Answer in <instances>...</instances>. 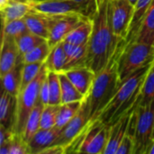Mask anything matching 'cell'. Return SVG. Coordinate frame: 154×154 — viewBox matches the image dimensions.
<instances>
[{
	"label": "cell",
	"mask_w": 154,
	"mask_h": 154,
	"mask_svg": "<svg viewBox=\"0 0 154 154\" xmlns=\"http://www.w3.org/2000/svg\"><path fill=\"white\" fill-rule=\"evenodd\" d=\"M92 22L93 29L88 42L86 66L97 73L106 67L124 39L117 37L112 29L107 0H104L100 4Z\"/></svg>",
	"instance_id": "cell-1"
},
{
	"label": "cell",
	"mask_w": 154,
	"mask_h": 154,
	"mask_svg": "<svg viewBox=\"0 0 154 154\" xmlns=\"http://www.w3.org/2000/svg\"><path fill=\"white\" fill-rule=\"evenodd\" d=\"M126 43V40H122L106 67L96 73L91 90L87 96L90 106V122L98 119L122 83L118 72V61Z\"/></svg>",
	"instance_id": "cell-2"
},
{
	"label": "cell",
	"mask_w": 154,
	"mask_h": 154,
	"mask_svg": "<svg viewBox=\"0 0 154 154\" xmlns=\"http://www.w3.org/2000/svg\"><path fill=\"white\" fill-rule=\"evenodd\" d=\"M152 61L142 67L122 81L116 93L98 117L105 125H111L125 113L129 111L133 112L136 108L144 79Z\"/></svg>",
	"instance_id": "cell-3"
},
{
	"label": "cell",
	"mask_w": 154,
	"mask_h": 154,
	"mask_svg": "<svg viewBox=\"0 0 154 154\" xmlns=\"http://www.w3.org/2000/svg\"><path fill=\"white\" fill-rule=\"evenodd\" d=\"M48 71L49 70L44 63L38 76L25 88L20 91L16 97V116L13 130L17 135H23L26 121L39 101L41 85L47 77Z\"/></svg>",
	"instance_id": "cell-4"
},
{
	"label": "cell",
	"mask_w": 154,
	"mask_h": 154,
	"mask_svg": "<svg viewBox=\"0 0 154 154\" xmlns=\"http://www.w3.org/2000/svg\"><path fill=\"white\" fill-rule=\"evenodd\" d=\"M154 60V45L137 41L127 42L118 61L121 82Z\"/></svg>",
	"instance_id": "cell-5"
},
{
	"label": "cell",
	"mask_w": 154,
	"mask_h": 154,
	"mask_svg": "<svg viewBox=\"0 0 154 154\" xmlns=\"http://www.w3.org/2000/svg\"><path fill=\"white\" fill-rule=\"evenodd\" d=\"M133 114L135 121L134 154H147L153 138L154 99L148 104L138 105Z\"/></svg>",
	"instance_id": "cell-6"
},
{
	"label": "cell",
	"mask_w": 154,
	"mask_h": 154,
	"mask_svg": "<svg viewBox=\"0 0 154 154\" xmlns=\"http://www.w3.org/2000/svg\"><path fill=\"white\" fill-rule=\"evenodd\" d=\"M32 9L48 14H81L93 18L99 5L75 0H31Z\"/></svg>",
	"instance_id": "cell-7"
},
{
	"label": "cell",
	"mask_w": 154,
	"mask_h": 154,
	"mask_svg": "<svg viewBox=\"0 0 154 154\" xmlns=\"http://www.w3.org/2000/svg\"><path fill=\"white\" fill-rule=\"evenodd\" d=\"M108 15L115 34L126 40L134 13V5L130 0H107Z\"/></svg>",
	"instance_id": "cell-8"
},
{
	"label": "cell",
	"mask_w": 154,
	"mask_h": 154,
	"mask_svg": "<svg viewBox=\"0 0 154 154\" xmlns=\"http://www.w3.org/2000/svg\"><path fill=\"white\" fill-rule=\"evenodd\" d=\"M109 134V125L97 119L89 122L83 133L82 141L77 153L103 154Z\"/></svg>",
	"instance_id": "cell-9"
},
{
	"label": "cell",
	"mask_w": 154,
	"mask_h": 154,
	"mask_svg": "<svg viewBox=\"0 0 154 154\" xmlns=\"http://www.w3.org/2000/svg\"><path fill=\"white\" fill-rule=\"evenodd\" d=\"M91 120L90 106L88 97L82 101L81 106L77 115L63 127L61 128L59 136L55 140L52 145H61L66 148L70 143H72L82 132L85 131L88 125Z\"/></svg>",
	"instance_id": "cell-10"
},
{
	"label": "cell",
	"mask_w": 154,
	"mask_h": 154,
	"mask_svg": "<svg viewBox=\"0 0 154 154\" xmlns=\"http://www.w3.org/2000/svg\"><path fill=\"white\" fill-rule=\"evenodd\" d=\"M62 16L63 15L48 14L32 10L24 17V20L30 32L48 40L52 27Z\"/></svg>",
	"instance_id": "cell-11"
},
{
	"label": "cell",
	"mask_w": 154,
	"mask_h": 154,
	"mask_svg": "<svg viewBox=\"0 0 154 154\" xmlns=\"http://www.w3.org/2000/svg\"><path fill=\"white\" fill-rule=\"evenodd\" d=\"M88 17L81 14H66L63 15L52 27L49 38L48 43L52 48L58 43L63 42L69 32H71L76 27L82 23Z\"/></svg>",
	"instance_id": "cell-12"
},
{
	"label": "cell",
	"mask_w": 154,
	"mask_h": 154,
	"mask_svg": "<svg viewBox=\"0 0 154 154\" xmlns=\"http://www.w3.org/2000/svg\"><path fill=\"white\" fill-rule=\"evenodd\" d=\"M22 59L16 40L2 35L1 42V58H0V76H4L12 69Z\"/></svg>",
	"instance_id": "cell-13"
},
{
	"label": "cell",
	"mask_w": 154,
	"mask_h": 154,
	"mask_svg": "<svg viewBox=\"0 0 154 154\" xmlns=\"http://www.w3.org/2000/svg\"><path fill=\"white\" fill-rule=\"evenodd\" d=\"M132 112L129 111L122 116L119 119L114 122L111 125H109V134L106 146L104 150L103 154H116L118 149V146L124 137L125 136L130 119H131Z\"/></svg>",
	"instance_id": "cell-14"
},
{
	"label": "cell",
	"mask_w": 154,
	"mask_h": 154,
	"mask_svg": "<svg viewBox=\"0 0 154 154\" xmlns=\"http://www.w3.org/2000/svg\"><path fill=\"white\" fill-rule=\"evenodd\" d=\"M63 73L83 96L87 97L89 94L96 77L94 70L87 66H82L69 69Z\"/></svg>",
	"instance_id": "cell-15"
},
{
	"label": "cell",
	"mask_w": 154,
	"mask_h": 154,
	"mask_svg": "<svg viewBox=\"0 0 154 154\" xmlns=\"http://www.w3.org/2000/svg\"><path fill=\"white\" fill-rule=\"evenodd\" d=\"M60 130L57 126L51 129H40L28 143L31 154H41L46 148L52 145Z\"/></svg>",
	"instance_id": "cell-16"
},
{
	"label": "cell",
	"mask_w": 154,
	"mask_h": 154,
	"mask_svg": "<svg viewBox=\"0 0 154 154\" xmlns=\"http://www.w3.org/2000/svg\"><path fill=\"white\" fill-rule=\"evenodd\" d=\"M16 97L2 89L0 100V124L9 129H14L16 116ZM14 131V130H13Z\"/></svg>",
	"instance_id": "cell-17"
},
{
	"label": "cell",
	"mask_w": 154,
	"mask_h": 154,
	"mask_svg": "<svg viewBox=\"0 0 154 154\" xmlns=\"http://www.w3.org/2000/svg\"><path fill=\"white\" fill-rule=\"evenodd\" d=\"M63 47H64V51L67 56V60H66L64 70L76 68V67L86 66L88 43L78 46V45H74L72 43L63 41Z\"/></svg>",
	"instance_id": "cell-18"
},
{
	"label": "cell",
	"mask_w": 154,
	"mask_h": 154,
	"mask_svg": "<svg viewBox=\"0 0 154 154\" xmlns=\"http://www.w3.org/2000/svg\"><path fill=\"white\" fill-rule=\"evenodd\" d=\"M23 67V62L21 59V60L12 69H10L4 76L1 77L3 89L16 97L20 92Z\"/></svg>",
	"instance_id": "cell-19"
},
{
	"label": "cell",
	"mask_w": 154,
	"mask_h": 154,
	"mask_svg": "<svg viewBox=\"0 0 154 154\" xmlns=\"http://www.w3.org/2000/svg\"><path fill=\"white\" fill-rule=\"evenodd\" d=\"M133 41L154 45V0L147 10L136 36Z\"/></svg>",
	"instance_id": "cell-20"
},
{
	"label": "cell",
	"mask_w": 154,
	"mask_h": 154,
	"mask_svg": "<svg viewBox=\"0 0 154 154\" xmlns=\"http://www.w3.org/2000/svg\"><path fill=\"white\" fill-rule=\"evenodd\" d=\"M31 1H16L11 2L6 7L1 10L2 22L7 23L14 20L24 18L32 9Z\"/></svg>",
	"instance_id": "cell-21"
},
{
	"label": "cell",
	"mask_w": 154,
	"mask_h": 154,
	"mask_svg": "<svg viewBox=\"0 0 154 154\" xmlns=\"http://www.w3.org/2000/svg\"><path fill=\"white\" fill-rule=\"evenodd\" d=\"M92 29H93L92 19L88 18L78 27H76L71 32H69L64 41L78 46L87 44L89 41Z\"/></svg>",
	"instance_id": "cell-22"
},
{
	"label": "cell",
	"mask_w": 154,
	"mask_h": 154,
	"mask_svg": "<svg viewBox=\"0 0 154 154\" xmlns=\"http://www.w3.org/2000/svg\"><path fill=\"white\" fill-rule=\"evenodd\" d=\"M67 56L63 47V42L51 48V51L45 60V65L49 71L60 73L64 70Z\"/></svg>",
	"instance_id": "cell-23"
},
{
	"label": "cell",
	"mask_w": 154,
	"mask_h": 154,
	"mask_svg": "<svg viewBox=\"0 0 154 154\" xmlns=\"http://www.w3.org/2000/svg\"><path fill=\"white\" fill-rule=\"evenodd\" d=\"M152 2V0H137L136 3L134 4V16H133V20L131 23L130 31L126 42H131L135 38L136 33L142 24L144 15L147 10L149 9Z\"/></svg>",
	"instance_id": "cell-24"
},
{
	"label": "cell",
	"mask_w": 154,
	"mask_h": 154,
	"mask_svg": "<svg viewBox=\"0 0 154 154\" xmlns=\"http://www.w3.org/2000/svg\"><path fill=\"white\" fill-rule=\"evenodd\" d=\"M43 106H44L39 100L26 121L25 127L22 136L27 143L32 138V136L41 129V115Z\"/></svg>",
	"instance_id": "cell-25"
},
{
	"label": "cell",
	"mask_w": 154,
	"mask_h": 154,
	"mask_svg": "<svg viewBox=\"0 0 154 154\" xmlns=\"http://www.w3.org/2000/svg\"><path fill=\"white\" fill-rule=\"evenodd\" d=\"M60 86H61V104H67L76 101H82L85 99V96H83L76 87L71 83V81L68 79V77L63 73H59Z\"/></svg>",
	"instance_id": "cell-26"
},
{
	"label": "cell",
	"mask_w": 154,
	"mask_h": 154,
	"mask_svg": "<svg viewBox=\"0 0 154 154\" xmlns=\"http://www.w3.org/2000/svg\"><path fill=\"white\" fill-rule=\"evenodd\" d=\"M84 100V99H83ZM82 100V101H83ZM82 101H76L67 104H61L60 106L58 117H57V124L56 126L59 128H63L79 112Z\"/></svg>",
	"instance_id": "cell-27"
},
{
	"label": "cell",
	"mask_w": 154,
	"mask_h": 154,
	"mask_svg": "<svg viewBox=\"0 0 154 154\" xmlns=\"http://www.w3.org/2000/svg\"><path fill=\"white\" fill-rule=\"evenodd\" d=\"M154 99V60L144 79L140 93L138 105L148 104Z\"/></svg>",
	"instance_id": "cell-28"
},
{
	"label": "cell",
	"mask_w": 154,
	"mask_h": 154,
	"mask_svg": "<svg viewBox=\"0 0 154 154\" xmlns=\"http://www.w3.org/2000/svg\"><path fill=\"white\" fill-rule=\"evenodd\" d=\"M47 42L46 39L32 32H28L27 33L22 35L21 37H19L18 39H16V43L20 51L21 55H23L25 53H27L28 51H32V49H34L35 47H37L38 45L43 43Z\"/></svg>",
	"instance_id": "cell-29"
},
{
	"label": "cell",
	"mask_w": 154,
	"mask_h": 154,
	"mask_svg": "<svg viewBox=\"0 0 154 154\" xmlns=\"http://www.w3.org/2000/svg\"><path fill=\"white\" fill-rule=\"evenodd\" d=\"M51 47L48 43V41L38 45L32 51L22 55V61L23 63H33V62H45L48 58Z\"/></svg>",
	"instance_id": "cell-30"
},
{
	"label": "cell",
	"mask_w": 154,
	"mask_h": 154,
	"mask_svg": "<svg viewBox=\"0 0 154 154\" xmlns=\"http://www.w3.org/2000/svg\"><path fill=\"white\" fill-rule=\"evenodd\" d=\"M1 154H31L28 143L21 135L14 134V138L5 145L0 147Z\"/></svg>",
	"instance_id": "cell-31"
},
{
	"label": "cell",
	"mask_w": 154,
	"mask_h": 154,
	"mask_svg": "<svg viewBox=\"0 0 154 154\" xmlns=\"http://www.w3.org/2000/svg\"><path fill=\"white\" fill-rule=\"evenodd\" d=\"M29 31L24 18L14 20L7 23H3L2 35H6L14 39H18L22 35L27 33Z\"/></svg>",
	"instance_id": "cell-32"
},
{
	"label": "cell",
	"mask_w": 154,
	"mask_h": 154,
	"mask_svg": "<svg viewBox=\"0 0 154 154\" xmlns=\"http://www.w3.org/2000/svg\"><path fill=\"white\" fill-rule=\"evenodd\" d=\"M47 79L50 87V105H61V86L59 73L48 71Z\"/></svg>",
	"instance_id": "cell-33"
},
{
	"label": "cell",
	"mask_w": 154,
	"mask_h": 154,
	"mask_svg": "<svg viewBox=\"0 0 154 154\" xmlns=\"http://www.w3.org/2000/svg\"><path fill=\"white\" fill-rule=\"evenodd\" d=\"M60 106L47 105L43 106L41 115V129H51L56 126Z\"/></svg>",
	"instance_id": "cell-34"
},
{
	"label": "cell",
	"mask_w": 154,
	"mask_h": 154,
	"mask_svg": "<svg viewBox=\"0 0 154 154\" xmlns=\"http://www.w3.org/2000/svg\"><path fill=\"white\" fill-rule=\"evenodd\" d=\"M43 64H44V62L23 63L20 91H22L23 88H25L38 76Z\"/></svg>",
	"instance_id": "cell-35"
},
{
	"label": "cell",
	"mask_w": 154,
	"mask_h": 154,
	"mask_svg": "<svg viewBox=\"0 0 154 154\" xmlns=\"http://www.w3.org/2000/svg\"><path fill=\"white\" fill-rule=\"evenodd\" d=\"M134 138L128 133L120 143L116 154H134Z\"/></svg>",
	"instance_id": "cell-36"
},
{
	"label": "cell",
	"mask_w": 154,
	"mask_h": 154,
	"mask_svg": "<svg viewBox=\"0 0 154 154\" xmlns=\"http://www.w3.org/2000/svg\"><path fill=\"white\" fill-rule=\"evenodd\" d=\"M39 100L43 106L50 105V87H49V81H48L47 77L44 79V80L42 81L41 85Z\"/></svg>",
	"instance_id": "cell-37"
},
{
	"label": "cell",
	"mask_w": 154,
	"mask_h": 154,
	"mask_svg": "<svg viewBox=\"0 0 154 154\" xmlns=\"http://www.w3.org/2000/svg\"><path fill=\"white\" fill-rule=\"evenodd\" d=\"M14 132L12 129L6 128L0 124V147L7 144L14 136Z\"/></svg>",
	"instance_id": "cell-38"
},
{
	"label": "cell",
	"mask_w": 154,
	"mask_h": 154,
	"mask_svg": "<svg viewBox=\"0 0 154 154\" xmlns=\"http://www.w3.org/2000/svg\"><path fill=\"white\" fill-rule=\"evenodd\" d=\"M65 153V147L61 145H51L50 147L46 148L41 154H61Z\"/></svg>",
	"instance_id": "cell-39"
},
{
	"label": "cell",
	"mask_w": 154,
	"mask_h": 154,
	"mask_svg": "<svg viewBox=\"0 0 154 154\" xmlns=\"http://www.w3.org/2000/svg\"><path fill=\"white\" fill-rule=\"evenodd\" d=\"M12 1L11 0H0V10H3L5 7H6Z\"/></svg>",
	"instance_id": "cell-40"
},
{
	"label": "cell",
	"mask_w": 154,
	"mask_h": 154,
	"mask_svg": "<svg viewBox=\"0 0 154 154\" xmlns=\"http://www.w3.org/2000/svg\"><path fill=\"white\" fill-rule=\"evenodd\" d=\"M78 2H81V3H92V4H96L97 5H100L98 3V0H75Z\"/></svg>",
	"instance_id": "cell-41"
},
{
	"label": "cell",
	"mask_w": 154,
	"mask_h": 154,
	"mask_svg": "<svg viewBox=\"0 0 154 154\" xmlns=\"http://www.w3.org/2000/svg\"><path fill=\"white\" fill-rule=\"evenodd\" d=\"M147 154H154V138H152V143L150 145V148L147 152Z\"/></svg>",
	"instance_id": "cell-42"
},
{
	"label": "cell",
	"mask_w": 154,
	"mask_h": 154,
	"mask_svg": "<svg viewBox=\"0 0 154 154\" xmlns=\"http://www.w3.org/2000/svg\"><path fill=\"white\" fill-rule=\"evenodd\" d=\"M130 1H131V3H133V4L134 5V4L136 3V1H137V0H130Z\"/></svg>",
	"instance_id": "cell-43"
},
{
	"label": "cell",
	"mask_w": 154,
	"mask_h": 154,
	"mask_svg": "<svg viewBox=\"0 0 154 154\" xmlns=\"http://www.w3.org/2000/svg\"><path fill=\"white\" fill-rule=\"evenodd\" d=\"M153 138H154V131H153Z\"/></svg>",
	"instance_id": "cell-44"
}]
</instances>
